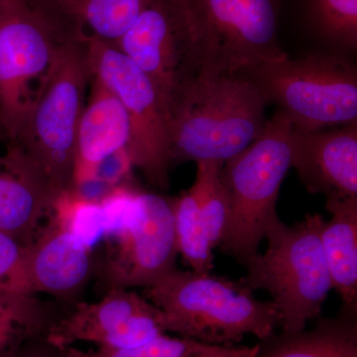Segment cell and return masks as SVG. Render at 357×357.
Returning a JSON list of instances; mask_svg holds the SVG:
<instances>
[{
	"instance_id": "obj_1",
	"label": "cell",
	"mask_w": 357,
	"mask_h": 357,
	"mask_svg": "<svg viewBox=\"0 0 357 357\" xmlns=\"http://www.w3.org/2000/svg\"><path fill=\"white\" fill-rule=\"evenodd\" d=\"M267 105L248 74L204 72L173 107L171 163H225L262 132Z\"/></svg>"
},
{
	"instance_id": "obj_2",
	"label": "cell",
	"mask_w": 357,
	"mask_h": 357,
	"mask_svg": "<svg viewBox=\"0 0 357 357\" xmlns=\"http://www.w3.org/2000/svg\"><path fill=\"white\" fill-rule=\"evenodd\" d=\"M253 292L243 279L175 268L145 288L144 297L163 312L167 332L236 345L248 335L266 338L279 326L274 303L258 300Z\"/></svg>"
},
{
	"instance_id": "obj_3",
	"label": "cell",
	"mask_w": 357,
	"mask_h": 357,
	"mask_svg": "<svg viewBox=\"0 0 357 357\" xmlns=\"http://www.w3.org/2000/svg\"><path fill=\"white\" fill-rule=\"evenodd\" d=\"M100 201L105 215V250L95 271L105 292L147 288L175 269L178 249L171 199L121 184Z\"/></svg>"
},
{
	"instance_id": "obj_4",
	"label": "cell",
	"mask_w": 357,
	"mask_h": 357,
	"mask_svg": "<svg viewBox=\"0 0 357 357\" xmlns=\"http://www.w3.org/2000/svg\"><path fill=\"white\" fill-rule=\"evenodd\" d=\"M91 76L86 39L63 40L13 142L60 196L73 190L77 126Z\"/></svg>"
},
{
	"instance_id": "obj_5",
	"label": "cell",
	"mask_w": 357,
	"mask_h": 357,
	"mask_svg": "<svg viewBox=\"0 0 357 357\" xmlns=\"http://www.w3.org/2000/svg\"><path fill=\"white\" fill-rule=\"evenodd\" d=\"M292 128L287 115L277 109L260 135L222 167L229 215L218 248L243 266L259 253L268 229L280 220L276 206L291 169Z\"/></svg>"
},
{
	"instance_id": "obj_6",
	"label": "cell",
	"mask_w": 357,
	"mask_h": 357,
	"mask_svg": "<svg viewBox=\"0 0 357 357\" xmlns=\"http://www.w3.org/2000/svg\"><path fill=\"white\" fill-rule=\"evenodd\" d=\"M324 222L323 215L307 213L293 225L274 223L265 236L266 251L246 266L244 283L269 293L283 332L305 330L307 321L319 319L333 289L321 243Z\"/></svg>"
},
{
	"instance_id": "obj_7",
	"label": "cell",
	"mask_w": 357,
	"mask_h": 357,
	"mask_svg": "<svg viewBox=\"0 0 357 357\" xmlns=\"http://www.w3.org/2000/svg\"><path fill=\"white\" fill-rule=\"evenodd\" d=\"M268 103L301 130L357 123V70L342 54L270 61L248 73Z\"/></svg>"
},
{
	"instance_id": "obj_8",
	"label": "cell",
	"mask_w": 357,
	"mask_h": 357,
	"mask_svg": "<svg viewBox=\"0 0 357 357\" xmlns=\"http://www.w3.org/2000/svg\"><path fill=\"white\" fill-rule=\"evenodd\" d=\"M91 74L119 98L130 126L126 155L148 183L170 185L171 109L149 77L114 44L86 38Z\"/></svg>"
},
{
	"instance_id": "obj_9",
	"label": "cell",
	"mask_w": 357,
	"mask_h": 357,
	"mask_svg": "<svg viewBox=\"0 0 357 357\" xmlns=\"http://www.w3.org/2000/svg\"><path fill=\"white\" fill-rule=\"evenodd\" d=\"M173 107L206 70L198 28L185 0H151L114 44Z\"/></svg>"
},
{
	"instance_id": "obj_10",
	"label": "cell",
	"mask_w": 357,
	"mask_h": 357,
	"mask_svg": "<svg viewBox=\"0 0 357 357\" xmlns=\"http://www.w3.org/2000/svg\"><path fill=\"white\" fill-rule=\"evenodd\" d=\"M64 38L28 0L0 4V132L17 139Z\"/></svg>"
},
{
	"instance_id": "obj_11",
	"label": "cell",
	"mask_w": 357,
	"mask_h": 357,
	"mask_svg": "<svg viewBox=\"0 0 357 357\" xmlns=\"http://www.w3.org/2000/svg\"><path fill=\"white\" fill-rule=\"evenodd\" d=\"M206 57V72L248 74L288 55L278 41L275 0H185Z\"/></svg>"
},
{
	"instance_id": "obj_12",
	"label": "cell",
	"mask_w": 357,
	"mask_h": 357,
	"mask_svg": "<svg viewBox=\"0 0 357 357\" xmlns=\"http://www.w3.org/2000/svg\"><path fill=\"white\" fill-rule=\"evenodd\" d=\"M165 333V317L159 307L134 291L115 288L98 302L77 304L65 318L52 324L45 337L58 349L79 342L130 349Z\"/></svg>"
},
{
	"instance_id": "obj_13",
	"label": "cell",
	"mask_w": 357,
	"mask_h": 357,
	"mask_svg": "<svg viewBox=\"0 0 357 357\" xmlns=\"http://www.w3.org/2000/svg\"><path fill=\"white\" fill-rule=\"evenodd\" d=\"M93 249L52 211L38 236L26 248L16 290L72 297L95 271Z\"/></svg>"
},
{
	"instance_id": "obj_14",
	"label": "cell",
	"mask_w": 357,
	"mask_h": 357,
	"mask_svg": "<svg viewBox=\"0 0 357 357\" xmlns=\"http://www.w3.org/2000/svg\"><path fill=\"white\" fill-rule=\"evenodd\" d=\"M291 168L326 201L357 197V123L291 133Z\"/></svg>"
},
{
	"instance_id": "obj_15",
	"label": "cell",
	"mask_w": 357,
	"mask_h": 357,
	"mask_svg": "<svg viewBox=\"0 0 357 357\" xmlns=\"http://www.w3.org/2000/svg\"><path fill=\"white\" fill-rule=\"evenodd\" d=\"M89 84L91 95L77 126L73 177L77 192L96 182L109 159L126 154L130 140L128 112L119 98L93 76Z\"/></svg>"
},
{
	"instance_id": "obj_16",
	"label": "cell",
	"mask_w": 357,
	"mask_h": 357,
	"mask_svg": "<svg viewBox=\"0 0 357 357\" xmlns=\"http://www.w3.org/2000/svg\"><path fill=\"white\" fill-rule=\"evenodd\" d=\"M61 196L20 148L9 143L6 151L0 154V231L29 246Z\"/></svg>"
},
{
	"instance_id": "obj_17",
	"label": "cell",
	"mask_w": 357,
	"mask_h": 357,
	"mask_svg": "<svg viewBox=\"0 0 357 357\" xmlns=\"http://www.w3.org/2000/svg\"><path fill=\"white\" fill-rule=\"evenodd\" d=\"M65 38L115 44L151 0H28Z\"/></svg>"
},
{
	"instance_id": "obj_18",
	"label": "cell",
	"mask_w": 357,
	"mask_h": 357,
	"mask_svg": "<svg viewBox=\"0 0 357 357\" xmlns=\"http://www.w3.org/2000/svg\"><path fill=\"white\" fill-rule=\"evenodd\" d=\"M253 357H357V311L342 307L333 318H319L312 330L271 333Z\"/></svg>"
},
{
	"instance_id": "obj_19",
	"label": "cell",
	"mask_w": 357,
	"mask_h": 357,
	"mask_svg": "<svg viewBox=\"0 0 357 357\" xmlns=\"http://www.w3.org/2000/svg\"><path fill=\"white\" fill-rule=\"evenodd\" d=\"M326 208L333 217L321 225V243L333 288L342 307L357 311V197L326 201Z\"/></svg>"
},
{
	"instance_id": "obj_20",
	"label": "cell",
	"mask_w": 357,
	"mask_h": 357,
	"mask_svg": "<svg viewBox=\"0 0 357 357\" xmlns=\"http://www.w3.org/2000/svg\"><path fill=\"white\" fill-rule=\"evenodd\" d=\"M56 319L34 294L0 286V357H14Z\"/></svg>"
},
{
	"instance_id": "obj_21",
	"label": "cell",
	"mask_w": 357,
	"mask_h": 357,
	"mask_svg": "<svg viewBox=\"0 0 357 357\" xmlns=\"http://www.w3.org/2000/svg\"><path fill=\"white\" fill-rule=\"evenodd\" d=\"M62 349L67 357H253L258 344L252 347L210 344L189 337H168L163 333L130 349L96 347L83 351L70 345Z\"/></svg>"
},
{
	"instance_id": "obj_22",
	"label": "cell",
	"mask_w": 357,
	"mask_h": 357,
	"mask_svg": "<svg viewBox=\"0 0 357 357\" xmlns=\"http://www.w3.org/2000/svg\"><path fill=\"white\" fill-rule=\"evenodd\" d=\"M178 255L192 271L210 273L213 269V246L194 197L189 190L171 199Z\"/></svg>"
},
{
	"instance_id": "obj_23",
	"label": "cell",
	"mask_w": 357,
	"mask_h": 357,
	"mask_svg": "<svg viewBox=\"0 0 357 357\" xmlns=\"http://www.w3.org/2000/svg\"><path fill=\"white\" fill-rule=\"evenodd\" d=\"M196 180L189 191L198 204L213 248L222 243L229 215V201L222 178L223 162L197 163Z\"/></svg>"
},
{
	"instance_id": "obj_24",
	"label": "cell",
	"mask_w": 357,
	"mask_h": 357,
	"mask_svg": "<svg viewBox=\"0 0 357 357\" xmlns=\"http://www.w3.org/2000/svg\"><path fill=\"white\" fill-rule=\"evenodd\" d=\"M317 30L340 52L357 48V0H310Z\"/></svg>"
},
{
	"instance_id": "obj_25",
	"label": "cell",
	"mask_w": 357,
	"mask_h": 357,
	"mask_svg": "<svg viewBox=\"0 0 357 357\" xmlns=\"http://www.w3.org/2000/svg\"><path fill=\"white\" fill-rule=\"evenodd\" d=\"M27 246L0 231V286L15 289Z\"/></svg>"
},
{
	"instance_id": "obj_26",
	"label": "cell",
	"mask_w": 357,
	"mask_h": 357,
	"mask_svg": "<svg viewBox=\"0 0 357 357\" xmlns=\"http://www.w3.org/2000/svg\"><path fill=\"white\" fill-rule=\"evenodd\" d=\"M14 357H67L63 349L47 342L44 335L26 344Z\"/></svg>"
},
{
	"instance_id": "obj_27",
	"label": "cell",
	"mask_w": 357,
	"mask_h": 357,
	"mask_svg": "<svg viewBox=\"0 0 357 357\" xmlns=\"http://www.w3.org/2000/svg\"><path fill=\"white\" fill-rule=\"evenodd\" d=\"M4 1H6V0H0V4H1L2 2H4Z\"/></svg>"
}]
</instances>
